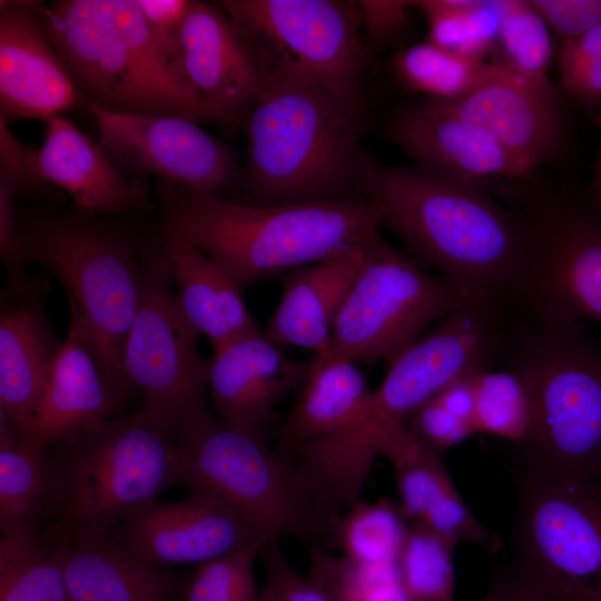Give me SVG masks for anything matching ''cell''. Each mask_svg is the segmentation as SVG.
Masks as SVG:
<instances>
[{"instance_id":"1","label":"cell","mask_w":601,"mask_h":601,"mask_svg":"<svg viewBox=\"0 0 601 601\" xmlns=\"http://www.w3.org/2000/svg\"><path fill=\"white\" fill-rule=\"evenodd\" d=\"M361 198L413 260L437 270L466 299L496 304L503 292L518 288L532 230L500 207L486 185L371 158Z\"/></svg>"},{"instance_id":"2","label":"cell","mask_w":601,"mask_h":601,"mask_svg":"<svg viewBox=\"0 0 601 601\" xmlns=\"http://www.w3.org/2000/svg\"><path fill=\"white\" fill-rule=\"evenodd\" d=\"M242 183L259 205L361 198L371 156L362 148L363 105L298 65L277 59L244 124Z\"/></svg>"},{"instance_id":"3","label":"cell","mask_w":601,"mask_h":601,"mask_svg":"<svg viewBox=\"0 0 601 601\" xmlns=\"http://www.w3.org/2000/svg\"><path fill=\"white\" fill-rule=\"evenodd\" d=\"M162 237L203 250L244 290L263 279L362 248L380 233L365 199L239 203L160 180Z\"/></svg>"},{"instance_id":"4","label":"cell","mask_w":601,"mask_h":601,"mask_svg":"<svg viewBox=\"0 0 601 601\" xmlns=\"http://www.w3.org/2000/svg\"><path fill=\"white\" fill-rule=\"evenodd\" d=\"M39 11L81 104L213 121L158 50L136 0H58Z\"/></svg>"},{"instance_id":"5","label":"cell","mask_w":601,"mask_h":601,"mask_svg":"<svg viewBox=\"0 0 601 601\" xmlns=\"http://www.w3.org/2000/svg\"><path fill=\"white\" fill-rule=\"evenodd\" d=\"M53 457L52 532L102 538L178 484V446L149 411L101 421L61 441Z\"/></svg>"},{"instance_id":"6","label":"cell","mask_w":601,"mask_h":601,"mask_svg":"<svg viewBox=\"0 0 601 601\" xmlns=\"http://www.w3.org/2000/svg\"><path fill=\"white\" fill-rule=\"evenodd\" d=\"M19 236L23 262L39 263L58 278L105 375L127 397L124 352L144 275L131 239L81 210L39 218Z\"/></svg>"},{"instance_id":"7","label":"cell","mask_w":601,"mask_h":601,"mask_svg":"<svg viewBox=\"0 0 601 601\" xmlns=\"http://www.w3.org/2000/svg\"><path fill=\"white\" fill-rule=\"evenodd\" d=\"M582 323L542 324L513 370L533 407L531 472L595 484L601 474V341Z\"/></svg>"},{"instance_id":"8","label":"cell","mask_w":601,"mask_h":601,"mask_svg":"<svg viewBox=\"0 0 601 601\" xmlns=\"http://www.w3.org/2000/svg\"><path fill=\"white\" fill-rule=\"evenodd\" d=\"M178 484L249 521L268 541L293 536L321 548L332 523L305 491L295 467L267 441L213 416L178 446Z\"/></svg>"},{"instance_id":"9","label":"cell","mask_w":601,"mask_h":601,"mask_svg":"<svg viewBox=\"0 0 601 601\" xmlns=\"http://www.w3.org/2000/svg\"><path fill=\"white\" fill-rule=\"evenodd\" d=\"M142 273L124 352V381L180 443L211 417L205 401L208 359L198 349L200 335L178 309L159 247L144 255Z\"/></svg>"},{"instance_id":"10","label":"cell","mask_w":601,"mask_h":601,"mask_svg":"<svg viewBox=\"0 0 601 601\" xmlns=\"http://www.w3.org/2000/svg\"><path fill=\"white\" fill-rule=\"evenodd\" d=\"M465 300L450 283L392 247L378 233L363 248L326 352L354 362L386 361Z\"/></svg>"},{"instance_id":"11","label":"cell","mask_w":601,"mask_h":601,"mask_svg":"<svg viewBox=\"0 0 601 601\" xmlns=\"http://www.w3.org/2000/svg\"><path fill=\"white\" fill-rule=\"evenodd\" d=\"M516 550L523 579L556 601H601V505L595 484L530 472Z\"/></svg>"},{"instance_id":"12","label":"cell","mask_w":601,"mask_h":601,"mask_svg":"<svg viewBox=\"0 0 601 601\" xmlns=\"http://www.w3.org/2000/svg\"><path fill=\"white\" fill-rule=\"evenodd\" d=\"M276 59L292 61L348 100L363 105L368 59L356 1L221 0L216 2Z\"/></svg>"},{"instance_id":"13","label":"cell","mask_w":601,"mask_h":601,"mask_svg":"<svg viewBox=\"0 0 601 601\" xmlns=\"http://www.w3.org/2000/svg\"><path fill=\"white\" fill-rule=\"evenodd\" d=\"M530 227L533 245L518 288L542 324L601 325V205L548 199Z\"/></svg>"},{"instance_id":"14","label":"cell","mask_w":601,"mask_h":601,"mask_svg":"<svg viewBox=\"0 0 601 601\" xmlns=\"http://www.w3.org/2000/svg\"><path fill=\"white\" fill-rule=\"evenodd\" d=\"M81 106L91 115L99 142L126 177L158 176L196 193L221 197L243 173L233 150L197 122L177 116L111 112Z\"/></svg>"},{"instance_id":"15","label":"cell","mask_w":601,"mask_h":601,"mask_svg":"<svg viewBox=\"0 0 601 601\" xmlns=\"http://www.w3.org/2000/svg\"><path fill=\"white\" fill-rule=\"evenodd\" d=\"M494 308L493 303L466 299L387 358L385 376L372 392V413L406 424L453 382L489 370L499 337Z\"/></svg>"},{"instance_id":"16","label":"cell","mask_w":601,"mask_h":601,"mask_svg":"<svg viewBox=\"0 0 601 601\" xmlns=\"http://www.w3.org/2000/svg\"><path fill=\"white\" fill-rule=\"evenodd\" d=\"M276 62L217 3L191 0L180 35L178 71L213 121L244 125Z\"/></svg>"},{"instance_id":"17","label":"cell","mask_w":601,"mask_h":601,"mask_svg":"<svg viewBox=\"0 0 601 601\" xmlns=\"http://www.w3.org/2000/svg\"><path fill=\"white\" fill-rule=\"evenodd\" d=\"M566 100L548 79H531L487 62L465 96L444 102L534 170L558 160L569 147Z\"/></svg>"},{"instance_id":"18","label":"cell","mask_w":601,"mask_h":601,"mask_svg":"<svg viewBox=\"0 0 601 601\" xmlns=\"http://www.w3.org/2000/svg\"><path fill=\"white\" fill-rule=\"evenodd\" d=\"M134 556L157 566L205 563L268 543L245 518L210 497L190 493L155 502L129 516L114 535Z\"/></svg>"},{"instance_id":"19","label":"cell","mask_w":601,"mask_h":601,"mask_svg":"<svg viewBox=\"0 0 601 601\" xmlns=\"http://www.w3.org/2000/svg\"><path fill=\"white\" fill-rule=\"evenodd\" d=\"M39 1L0 2V119L45 120L81 105L45 33Z\"/></svg>"},{"instance_id":"20","label":"cell","mask_w":601,"mask_h":601,"mask_svg":"<svg viewBox=\"0 0 601 601\" xmlns=\"http://www.w3.org/2000/svg\"><path fill=\"white\" fill-rule=\"evenodd\" d=\"M308 366L288 357L262 331L213 348L207 391L223 422L267 441L277 404L300 387Z\"/></svg>"},{"instance_id":"21","label":"cell","mask_w":601,"mask_h":601,"mask_svg":"<svg viewBox=\"0 0 601 601\" xmlns=\"http://www.w3.org/2000/svg\"><path fill=\"white\" fill-rule=\"evenodd\" d=\"M386 137L416 165L439 175L486 185L493 179H526L530 167L444 101L426 98L393 115Z\"/></svg>"},{"instance_id":"22","label":"cell","mask_w":601,"mask_h":601,"mask_svg":"<svg viewBox=\"0 0 601 601\" xmlns=\"http://www.w3.org/2000/svg\"><path fill=\"white\" fill-rule=\"evenodd\" d=\"M122 398L105 375L80 317L70 308L67 336L51 361L35 414L19 432L48 449L109 420L119 412Z\"/></svg>"},{"instance_id":"23","label":"cell","mask_w":601,"mask_h":601,"mask_svg":"<svg viewBox=\"0 0 601 601\" xmlns=\"http://www.w3.org/2000/svg\"><path fill=\"white\" fill-rule=\"evenodd\" d=\"M378 454L394 465L400 506L411 523H418L453 544L471 542L490 552L501 541L463 503L439 456L406 424L387 420L376 433Z\"/></svg>"},{"instance_id":"24","label":"cell","mask_w":601,"mask_h":601,"mask_svg":"<svg viewBox=\"0 0 601 601\" xmlns=\"http://www.w3.org/2000/svg\"><path fill=\"white\" fill-rule=\"evenodd\" d=\"M32 164L41 185L63 188L78 210L115 215L150 206L147 184L121 174L100 142L62 115L46 121L45 140L33 148Z\"/></svg>"},{"instance_id":"25","label":"cell","mask_w":601,"mask_h":601,"mask_svg":"<svg viewBox=\"0 0 601 601\" xmlns=\"http://www.w3.org/2000/svg\"><path fill=\"white\" fill-rule=\"evenodd\" d=\"M372 392L356 362L329 352L316 354L276 431V451L287 457L309 441L370 425Z\"/></svg>"},{"instance_id":"26","label":"cell","mask_w":601,"mask_h":601,"mask_svg":"<svg viewBox=\"0 0 601 601\" xmlns=\"http://www.w3.org/2000/svg\"><path fill=\"white\" fill-rule=\"evenodd\" d=\"M363 248L285 274L280 299L264 335L280 347L326 352L336 316L359 269Z\"/></svg>"},{"instance_id":"27","label":"cell","mask_w":601,"mask_h":601,"mask_svg":"<svg viewBox=\"0 0 601 601\" xmlns=\"http://www.w3.org/2000/svg\"><path fill=\"white\" fill-rule=\"evenodd\" d=\"M158 247L176 286L179 312L213 348L262 332L244 303L243 290L203 250L164 237Z\"/></svg>"},{"instance_id":"28","label":"cell","mask_w":601,"mask_h":601,"mask_svg":"<svg viewBox=\"0 0 601 601\" xmlns=\"http://www.w3.org/2000/svg\"><path fill=\"white\" fill-rule=\"evenodd\" d=\"M63 568L71 601H178L183 583L111 535L69 539Z\"/></svg>"},{"instance_id":"29","label":"cell","mask_w":601,"mask_h":601,"mask_svg":"<svg viewBox=\"0 0 601 601\" xmlns=\"http://www.w3.org/2000/svg\"><path fill=\"white\" fill-rule=\"evenodd\" d=\"M36 304L20 303L0 316V416L20 432L39 403L59 348Z\"/></svg>"},{"instance_id":"30","label":"cell","mask_w":601,"mask_h":601,"mask_svg":"<svg viewBox=\"0 0 601 601\" xmlns=\"http://www.w3.org/2000/svg\"><path fill=\"white\" fill-rule=\"evenodd\" d=\"M55 463L48 449L24 439L0 416V529L3 535L37 534L52 515Z\"/></svg>"},{"instance_id":"31","label":"cell","mask_w":601,"mask_h":601,"mask_svg":"<svg viewBox=\"0 0 601 601\" xmlns=\"http://www.w3.org/2000/svg\"><path fill=\"white\" fill-rule=\"evenodd\" d=\"M69 539L10 536L0 541V601H71L65 575Z\"/></svg>"},{"instance_id":"32","label":"cell","mask_w":601,"mask_h":601,"mask_svg":"<svg viewBox=\"0 0 601 601\" xmlns=\"http://www.w3.org/2000/svg\"><path fill=\"white\" fill-rule=\"evenodd\" d=\"M410 528V520L392 501H357L333 521L329 542L358 564L397 565Z\"/></svg>"},{"instance_id":"33","label":"cell","mask_w":601,"mask_h":601,"mask_svg":"<svg viewBox=\"0 0 601 601\" xmlns=\"http://www.w3.org/2000/svg\"><path fill=\"white\" fill-rule=\"evenodd\" d=\"M487 61L445 50L426 40L397 51L392 68L398 85L407 92L430 99L455 101L480 79Z\"/></svg>"},{"instance_id":"34","label":"cell","mask_w":601,"mask_h":601,"mask_svg":"<svg viewBox=\"0 0 601 601\" xmlns=\"http://www.w3.org/2000/svg\"><path fill=\"white\" fill-rule=\"evenodd\" d=\"M428 41L454 53L484 60L495 48L502 0H420Z\"/></svg>"},{"instance_id":"35","label":"cell","mask_w":601,"mask_h":601,"mask_svg":"<svg viewBox=\"0 0 601 601\" xmlns=\"http://www.w3.org/2000/svg\"><path fill=\"white\" fill-rule=\"evenodd\" d=\"M554 43L544 20L526 0H502L501 23L490 63L546 80Z\"/></svg>"},{"instance_id":"36","label":"cell","mask_w":601,"mask_h":601,"mask_svg":"<svg viewBox=\"0 0 601 601\" xmlns=\"http://www.w3.org/2000/svg\"><path fill=\"white\" fill-rule=\"evenodd\" d=\"M477 433L523 444L531 430L533 407L523 377L510 371H483L474 377Z\"/></svg>"},{"instance_id":"37","label":"cell","mask_w":601,"mask_h":601,"mask_svg":"<svg viewBox=\"0 0 601 601\" xmlns=\"http://www.w3.org/2000/svg\"><path fill=\"white\" fill-rule=\"evenodd\" d=\"M454 548L427 528L411 523L396 566L412 601H454Z\"/></svg>"},{"instance_id":"38","label":"cell","mask_w":601,"mask_h":601,"mask_svg":"<svg viewBox=\"0 0 601 601\" xmlns=\"http://www.w3.org/2000/svg\"><path fill=\"white\" fill-rule=\"evenodd\" d=\"M309 553L308 575L335 601H412L396 565H363L317 549Z\"/></svg>"},{"instance_id":"39","label":"cell","mask_w":601,"mask_h":601,"mask_svg":"<svg viewBox=\"0 0 601 601\" xmlns=\"http://www.w3.org/2000/svg\"><path fill=\"white\" fill-rule=\"evenodd\" d=\"M265 544L199 564L183 581L178 601H258L255 562Z\"/></svg>"},{"instance_id":"40","label":"cell","mask_w":601,"mask_h":601,"mask_svg":"<svg viewBox=\"0 0 601 601\" xmlns=\"http://www.w3.org/2000/svg\"><path fill=\"white\" fill-rule=\"evenodd\" d=\"M559 88L601 125V24L561 45Z\"/></svg>"},{"instance_id":"41","label":"cell","mask_w":601,"mask_h":601,"mask_svg":"<svg viewBox=\"0 0 601 601\" xmlns=\"http://www.w3.org/2000/svg\"><path fill=\"white\" fill-rule=\"evenodd\" d=\"M266 570V582L258 601H335L309 575L295 570L284 556L279 541L266 543L260 555Z\"/></svg>"},{"instance_id":"42","label":"cell","mask_w":601,"mask_h":601,"mask_svg":"<svg viewBox=\"0 0 601 601\" xmlns=\"http://www.w3.org/2000/svg\"><path fill=\"white\" fill-rule=\"evenodd\" d=\"M136 1L151 39L165 60L183 81L178 71L180 35L191 6V0Z\"/></svg>"},{"instance_id":"43","label":"cell","mask_w":601,"mask_h":601,"mask_svg":"<svg viewBox=\"0 0 601 601\" xmlns=\"http://www.w3.org/2000/svg\"><path fill=\"white\" fill-rule=\"evenodd\" d=\"M406 426L418 440L437 453L477 433L474 424L455 415L436 398L418 407L406 422Z\"/></svg>"},{"instance_id":"44","label":"cell","mask_w":601,"mask_h":601,"mask_svg":"<svg viewBox=\"0 0 601 601\" xmlns=\"http://www.w3.org/2000/svg\"><path fill=\"white\" fill-rule=\"evenodd\" d=\"M364 29V49L367 58L400 39L408 29V9L413 1L362 0L356 1Z\"/></svg>"},{"instance_id":"45","label":"cell","mask_w":601,"mask_h":601,"mask_svg":"<svg viewBox=\"0 0 601 601\" xmlns=\"http://www.w3.org/2000/svg\"><path fill=\"white\" fill-rule=\"evenodd\" d=\"M561 45L601 24V0H526Z\"/></svg>"},{"instance_id":"46","label":"cell","mask_w":601,"mask_h":601,"mask_svg":"<svg viewBox=\"0 0 601 601\" xmlns=\"http://www.w3.org/2000/svg\"><path fill=\"white\" fill-rule=\"evenodd\" d=\"M19 195L16 188L0 181V249L8 268L18 272L23 262L20 248L19 229L16 226L12 200ZM17 275V273H16Z\"/></svg>"},{"instance_id":"47","label":"cell","mask_w":601,"mask_h":601,"mask_svg":"<svg viewBox=\"0 0 601 601\" xmlns=\"http://www.w3.org/2000/svg\"><path fill=\"white\" fill-rule=\"evenodd\" d=\"M474 377L475 375L453 382L434 398L455 415L474 424L476 427Z\"/></svg>"},{"instance_id":"48","label":"cell","mask_w":601,"mask_h":601,"mask_svg":"<svg viewBox=\"0 0 601 601\" xmlns=\"http://www.w3.org/2000/svg\"><path fill=\"white\" fill-rule=\"evenodd\" d=\"M483 601H556L523 578L492 590Z\"/></svg>"},{"instance_id":"49","label":"cell","mask_w":601,"mask_h":601,"mask_svg":"<svg viewBox=\"0 0 601 601\" xmlns=\"http://www.w3.org/2000/svg\"><path fill=\"white\" fill-rule=\"evenodd\" d=\"M590 198L601 205V149L592 166V179L590 184Z\"/></svg>"},{"instance_id":"50","label":"cell","mask_w":601,"mask_h":601,"mask_svg":"<svg viewBox=\"0 0 601 601\" xmlns=\"http://www.w3.org/2000/svg\"><path fill=\"white\" fill-rule=\"evenodd\" d=\"M595 495H597V499L601 505V474L599 476V479L597 480L595 482Z\"/></svg>"}]
</instances>
